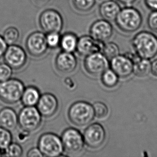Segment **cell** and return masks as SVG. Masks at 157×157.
<instances>
[{
    "label": "cell",
    "instance_id": "obj_1",
    "mask_svg": "<svg viewBox=\"0 0 157 157\" xmlns=\"http://www.w3.org/2000/svg\"><path fill=\"white\" fill-rule=\"evenodd\" d=\"M132 43L136 54L141 59L150 60L157 55V37L151 32H139Z\"/></svg>",
    "mask_w": 157,
    "mask_h": 157
},
{
    "label": "cell",
    "instance_id": "obj_2",
    "mask_svg": "<svg viewBox=\"0 0 157 157\" xmlns=\"http://www.w3.org/2000/svg\"><path fill=\"white\" fill-rule=\"evenodd\" d=\"M115 21L117 26L123 32L133 33L142 25V16L137 9L126 6L121 9Z\"/></svg>",
    "mask_w": 157,
    "mask_h": 157
},
{
    "label": "cell",
    "instance_id": "obj_3",
    "mask_svg": "<svg viewBox=\"0 0 157 157\" xmlns=\"http://www.w3.org/2000/svg\"><path fill=\"white\" fill-rule=\"evenodd\" d=\"M68 118L70 122L77 127L89 124L95 117L93 105L84 101L75 102L68 110Z\"/></svg>",
    "mask_w": 157,
    "mask_h": 157
},
{
    "label": "cell",
    "instance_id": "obj_4",
    "mask_svg": "<svg viewBox=\"0 0 157 157\" xmlns=\"http://www.w3.org/2000/svg\"><path fill=\"white\" fill-rule=\"evenodd\" d=\"M25 88L18 79L11 78L0 82V100L6 104H15L21 101Z\"/></svg>",
    "mask_w": 157,
    "mask_h": 157
},
{
    "label": "cell",
    "instance_id": "obj_5",
    "mask_svg": "<svg viewBox=\"0 0 157 157\" xmlns=\"http://www.w3.org/2000/svg\"><path fill=\"white\" fill-rule=\"evenodd\" d=\"M38 147L43 155L47 157H59L64 151L61 138L52 132L45 133L39 137Z\"/></svg>",
    "mask_w": 157,
    "mask_h": 157
},
{
    "label": "cell",
    "instance_id": "obj_6",
    "mask_svg": "<svg viewBox=\"0 0 157 157\" xmlns=\"http://www.w3.org/2000/svg\"><path fill=\"white\" fill-rule=\"evenodd\" d=\"M18 125L22 130L31 132L40 127L42 116L35 106H24L18 114Z\"/></svg>",
    "mask_w": 157,
    "mask_h": 157
},
{
    "label": "cell",
    "instance_id": "obj_7",
    "mask_svg": "<svg viewBox=\"0 0 157 157\" xmlns=\"http://www.w3.org/2000/svg\"><path fill=\"white\" fill-rule=\"evenodd\" d=\"M61 140L64 151L71 155H75L83 151L85 142L83 135L78 130L69 128L62 134Z\"/></svg>",
    "mask_w": 157,
    "mask_h": 157
},
{
    "label": "cell",
    "instance_id": "obj_8",
    "mask_svg": "<svg viewBox=\"0 0 157 157\" xmlns=\"http://www.w3.org/2000/svg\"><path fill=\"white\" fill-rule=\"evenodd\" d=\"M41 29L46 33H60L63 28V17L58 11L48 9L41 13L39 18Z\"/></svg>",
    "mask_w": 157,
    "mask_h": 157
},
{
    "label": "cell",
    "instance_id": "obj_9",
    "mask_svg": "<svg viewBox=\"0 0 157 157\" xmlns=\"http://www.w3.org/2000/svg\"><path fill=\"white\" fill-rule=\"evenodd\" d=\"M84 66L86 71L93 76H101L109 69V59L102 53H92L85 56Z\"/></svg>",
    "mask_w": 157,
    "mask_h": 157
},
{
    "label": "cell",
    "instance_id": "obj_10",
    "mask_svg": "<svg viewBox=\"0 0 157 157\" xmlns=\"http://www.w3.org/2000/svg\"><path fill=\"white\" fill-rule=\"evenodd\" d=\"M83 135L85 144L91 149H98L102 146L106 140L104 128L98 123L89 125L84 130Z\"/></svg>",
    "mask_w": 157,
    "mask_h": 157
},
{
    "label": "cell",
    "instance_id": "obj_11",
    "mask_svg": "<svg viewBox=\"0 0 157 157\" xmlns=\"http://www.w3.org/2000/svg\"><path fill=\"white\" fill-rule=\"evenodd\" d=\"M25 45L28 53L34 57L42 56L48 48L46 34L40 31L31 33L27 38Z\"/></svg>",
    "mask_w": 157,
    "mask_h": 157
},
{
    "label": "cell",
    "instance_id": "obj_12",
    "mask_svg": "<svg viewBox=\"0 0 157 157\" xmlns=\"http://www.w3.org/2000/svg\"><path fill=\"white\" fill-rule=\"evenodd\" d=\"M5 63L13 70H19L25 66L28 56L22 47L16 45H9L3 55Z\"/></svg>",
    "mask_w": 157,
    "mask_h": 157
},
{
    "label": "cell",
    "instance_id": "obj_13",
    "mask_svg": "<svg viewBox=\"0 0 157 157\" xmlns=\"http://www.w3.org/2000/svg\"><path fill=\"white\" fill-rule=\"evenodd\" d=\"M110 69L119 78H127L133 72L134 63L125 55H119L110 60Z\"/></svg>",
    "mask_w": 157,
    "mask_h": 157
},
{
    "label": "cell",
    "instance_id": "obj_14",
    "mask_svg": "<svg viewBox=\"0 0 157 157\" xmlns=\"http://www.w3.org/2000/svg\"><path fill=\"white\" fill-rule=\"evenodd\" d=\"M105 44L96 40L91 36H83L78 38L76 51L79 55L84 56L94 53H102Z\"/></svg>",
    "mask_w": 157,
    "mask_h": 157
},
{
    "label": "cell",
    "instance_id": "obj_15",
    "mask_svg": "<svg viewBox=\"0 0 157 157\" xmlns=\"http://www.w3.org/2000/svg\"><path fill=\"white\" fill-rule=\"evenodd\" d=\"M90 36L96 40L104 43L113 34V28L109 21L99 19L94 22L90 29Z\"/></svg>",
    "mask_w": 157,
    "mask_h": 157
},
{
    "label": "cell",
    "instance_id": "obj_16",
    "mask_svg": "<svg viewBox=\"0 0 157 157\" xmlns=\"http://www.w3.org/2000/svg\"><path fill=\"white\" fill-rule=\"evenodd\" d=\"M36 106L42 117L49 118L57 112L59 101L54 94L46 93L40 96Z\"/></svg>",
    "mask_w": 157,
    "mask_h": 157
},
{
    "label": "cell",
    "instance_id": "obj_17",
    "mask_svg": "<svg viewBox=\"0 0 157 157\" xmlns=\"http://www.w3.org/2000/svg\"><path fill=\"white\" fill-rule=\"evenodd\" d=\"M77 66V59L72 53L62 51L55 59V67L59 72L68 74L74 72Z\"/></svg>",
    "mask_w": 157,
    "mask_h": 157
},
{
    "label": "cell",
    "instance_id": "obj_18",
    "mask_svg": "<svg viewBox=\"0 0 157 157\" xmlns=\"http://www.w3.org/2000/svg\"><path fill=\"white\" fill-rule=\"evenodd\" d=\"M18 125V114L13 109L4 107L0 110V127L11 132L15 130Z\"/></svg>",
    "mask_w": 157,
    "mask_h": 157
},
{
    "label": "cell",
    "instance_id": "obj_19",
    "mask_svg": "<svg viewBox=\"0 0 157 157\" xmlns=\"http://www.w3.org/2000/svg\"><path fill=\"white\" fill-rule=\"evenodd\" d=\"M121 10L117 2L109 0L102 2L99 6V13L103 19L109 21H115Z\"/></svg>",
    "mask_w": 157,
    "mask_h": 157
},
{
    "label": "cell",
    "instance_id": "obj_20",
    "mask_svg": "<svg viewBox=\"0 0 157 157\" xmlns=\"http://www.w3.org/2000/svg\"><path fill=\"white\" fill-rule=\"evenodd\" d=\"M40 96V91L36 87L29 86L25 88L21 101L24 106H36Z\"/></svg>",
    "mask_w": 157,
    "mask_h": 157
},
{
    "label": "cell",
    "instance_id": "obj_21",
    "mask_svg": "<svg viewBox=\"0 0 157 157\" xmlns=\"http://www.w3.org/2000/svg\"><path fill=\"white\" fill-rule=\"evenodd\" d=\"M78 40V38L74 33H66L61 37L59 46L62 51L72 53L76 51Z\"/></svg>",
    "mask_w": 157,
    "mask_h": 157
},
{
    "label": "cell",
    "instance_id": "obj_22",
    "mask_svg": "<svg viewBox=\"0 0 157 157\" xmlns=\"http://www.w3.org/2000/svg\"><path fill=\"white\" fill-rule=\"evenodd\" d=\"M151 71V63L149 59L140 58L134 62L133 72L137 76L144 77L149 75Z\"/></svg>",
    "mask_w": 157,
    "mask_h": 157
},
{
    "label": "cell",
    "instance_id": "obj_23",
    "mask_svg": "<svg viewBox=\"0 0 157 157\" xmlns=\"http://www.w3.org/2000/svg\"><path fill=\"white\" fill-rule=\"evenodd\" d=\"M101 81L105 87L113 88L118 84L119 77L111 69H108L101 75Z\"/></svg>",
    "mask_w": 157,
    "mask_h": 157
},
{
    "label": "cell",
    "instance_id": "obj_24",
    "mask_svg": "<svg viewBox=\"0 0 157 157\" xmlns=\"http://www.w3.org/2000/svg\"><path fill=\"white\" fill-rule=\"evenodd\" d=\"M3 37L7 45H14L19 39V31L15 27H9L4 31Z\"/></svg>",
    "mask_w": 157,
    "mask_h": 157
},
{
    "label": "cell",
    "instance_id": "obj_25",
    "mask_svg": "<svg viewBox=\"0 0 157 157\" xmlns=\"http://www.w3.org/2000/svg\"><path fill=\"white\" fill-rule=\"evenodd\" d=\"M13 136L10 131L0 127V150L4 151L12 143Z\"/></svg>",
    "mask_w": 157,
    "mask_h": 157
},
{
    "label": "cell",
    "instance_id": "obj_26",
    "mask_svg": "<svg viewBox=\"0 0 157 157\" xmlns=\"http://www.w3.org/2000/svg\"><path fill=\"white\" fill-rule=\"evenodd\" d=\"M96 0H72L75 8L81 12L91 10L96 4Z\"/></svg>",
    "mask_w": 157,
    "mask_h": 157
},
{
    "label": "cell",
    "instance_id": "obj_27",
    "mask_svg": "<svg viewBox=\"0 0 157 157\" xmlns=\"http://www.w3.org/2000/svg\"><path fill=\"white\" fill-rule=\"evenodd\" d=\"M102 53L109 60H110L120 54V49L116 44L108 43L105 44Z\"/></svg>",
    "mask_w": 157,
    "mask_h": 157
},
{
    "label": "cell",
    "instance_id": "obj_28",
    "mask_svg": "<svg viewBox=\"0 0 157 157\" xmlns=\"http://www.w3.org/2000/svg\"><path fill=\"white\" fill-rule=\"evenodd\" d=\"M4 151V155L6 157H21L23 153L22 147L17 143H11Z\"/></svg>",
    "mask_w": 157,
    "mask_h": 157
},
{
    "label": "cell",
    "instance_id": "obj_29",
    "mask_svg": "<svg viewBox=\"0 0 157 157\" xmlns=\"http://www.w3.org/2000/svg\"><path fill=\"white\" fill-rule=\"evenodd\" d=\"M93 107L96 117L98 119H103L108 115L109 109L104 103L98 101L93 105Z\"/></svg>",
    "mask_w": 157,
    "mask_h": 157
},
{
    "label": "cell",
    "instance_id": "obj_30",
    "mask_svg": "<svg viewBox=\"0 0 157 157\" xmlns=\"http://www.w3.org/2000/svg\"><path fill=\"white\" fill-rule=\"evenodd\" d=\"M61 36L59 33L51 32L46 35V41L48 48H55L59 46Z\"/></svg>",
    "mask_w": 157,
    "mask_h": 157
},
{
    "label": "cell",
    "instance_id": "obj_31",
    "mask_svg": "<svg viewBox=\"0 0 157 157\" xmlns=\"http://www.w3.org/2000/svg\"><path fill=\"white\" fill-rule=\"evenodd\" d=\"M13 70L6 63H0V82L11 78L13 75Z\"/></svg>",
    "mask_w": 157,
    "mask_h": 157
},
{
    "label": "cell",
    "instance_id": "obj_32",
    "mask_svg": "<svg viewBox=\"0 0 157 157\" xmlns=\"http://www.w3.org/2000/svg\"><path fill=\"white\" fill-rule=\"evenodd\" d=\"M149 28L153 31L157 32V11H152L147 18Z\"/></svg>",
    "mask_w": 157,
    "mask_h": 157
},
{
    "label": "cell",
    "instance_id": "obj_33",
    "mask_svg": "<svg viewBox=\"0 0 157 157\" xmlns=\"http://www.w3.org/2000/svg\"><path fill=\"white\" fill-rule=\"evenodd\" d=\"M28 157H44L38 147H33L30 149L27 153Z\"/></svg>",
    "mask_w": 157,
    "mask_h": 157
},
{
    "label": "cell",
    "instance_id": "obj_34",
    "mask_svg": "<svg viewBox=\"0 0 157 157\" xmlns=\"http://www.w3.org/2000/svg\"><path fill=\"white\" fill-rule=\"evenodd\" d=\"M7 47L8 45L4 40L3 37L0 36V59L3 56Z\"/></svg>",
    "mask_w": 157,
    "mask_h": 157
},
{
    "label": "cell",
    "instance_id": "obj_35",
    "mask_svg": "<svg viewBox=\"0 0 157 157\" xmlns=\"http://www.w3.org/2000/svg\"><path fill=\"white\" fill-rule=\"evenodd\" d=\"M145 3L151 10L157 11V0H145Z\"/></svg>",
    "mask_w": 157,
    "mask_h": 157
},
{
    "label": "cell",
    "instance_id": "obj_36",
    "mask_svg": "<svg viewBox=\"0 0 157 157\" xmlns=\"http://www.w3.org/2000/svg\"><path fill=\"white\" fill-rule=\"evenodd\" d=\"M151 72L154 76L157 77V59H155L151 64Z\"/></svg>",
    "mask_w": 157,
    "mask_h": 157
},
{
    "label": "cell",
    "instance_id": "obj_37",
    "mask_svg": "<svg viewBox=\"0 0 157 157\" xmlns=\"http://www.w3.org/2000/svg\"><path fill=\"white\" fill-rule=\"evenodd\" d=\"M117 1L125 6H131L132 4L134 3V2H136V0H117Z\"/></svg>",
    "mask_w": 157,
    "mask_h": 157
},
{
    "label": "cell",
    "instance_id": "obj_38",
    "mask_svg": "<svg viewBox=\"0 0 157 157\" xmlns=\"http://www.w3.org/2000/svg\"><path fill=\"white\" fill-rule=\"evenodd\" d=\"M34 1L37 4H38L39 6H43L47 4L48 2H50L51 0H34Z\"/></svg>",
    "mask_w": 157,
    "mask_h": 157
},
{
    "label": "cell",
    "instance_id": "obj_39",
    "mask_svg": "<svg viewBox=\"0 0 157 157\" xmlns=\"http://www.w3.org/2000/svg\"><path fill=\"white\" fill-rule=\"evenodd\" d=\"M99 1H100V2H105V1H109V0H98Z\"/></svg>",
    "mask_w": 157,
    "mask_h": 157
},
{
    "label": "cell",
    "instance_id": "obj_40",
    "mask_svg": "<svg viewBox=\"0 0 157 157\" xmlns=\"http://www.w3.org/2000/svg\"><path fill=\"white\" fill-rule=\"evenodd\" d=\"M2 153H1V150H0V157H1V156H2Z\"/></svg>",
    "mask_w": 157,
    "mask_h": 157
}]
</instances>
